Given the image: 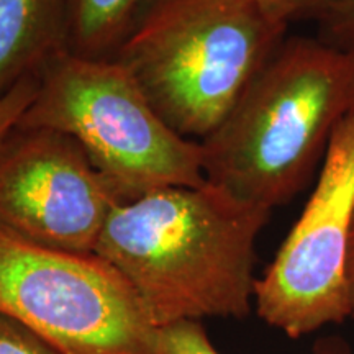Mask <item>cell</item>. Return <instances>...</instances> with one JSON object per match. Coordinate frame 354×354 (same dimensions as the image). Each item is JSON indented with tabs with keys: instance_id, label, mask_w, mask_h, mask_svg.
Instances as JSON below:
<instances>
[{
	"instance_id": "cell-1",
	"label": "cell",
	"mask_w": 354,
	"mask_h": 354,
	"mask_svg": "<svg viewBox=\"0 0 354 354\" xmlns=\"http://www.w3.org/2000/svg\"><path fill=\"white\" fill-rule=\"evenodd\" d=\"M271 210L207 180L122 202L95 254L136 292L153 328L245 318L254 304L256 241Z\"/></svg>"
},
{
	"instance_id": "cell-2",
	"label": "cell",
	"mask_w": 354,
	"mask_h": 354,
	"mask_svg": "<svg viewBox=\"0 0 354 354\" xmlns=\"http://www.w3.org/2000/svg\"><path fill=\"white\" fill-rule=\"evenodd\" d=\"M351 112L354 56L320 38H286L201 141L205 179L272 212L305 187Z\"/></svg>"
},
{
	"instance_id": "cell-3",
	"label": "cell",
	"mask_w": 354,
	"mask_h": 354,
	"mask_svg": "<svg viewBox=\"0 0 354 354\" xmlns=\"http://www.w3.org/2000/svg\"><path fill=\"white\" fill-rule=\"evenodd\" d=\"M254 0H158L113 57L184 138L202 141L287 38Z\"/></svg>"
},
{
	"instance_id": "cell-4",
	"label": "cell",
	"mask_w": 354,
	"mask_h": 354,
	"mask_svg": "<svg viewBox=\"0 0 354 354\" xmlns=\"http://www.w3.org/2000/svg\"><path fill=\"white\" fill-rule=\"evenodd\" d=\"M19 125L76 140L122 202L207 183L201 141L172 130L115 57H53Z\"/></svg>"
},
{
	"instance_id": "cell-5",
	"label": "cell",
	"mask_w": 354,
	"mask_h": 354,
	"mask_svg": "<svg viewBox=\"0 0 354 354\" xmlns=\"http://www.w3.org/2000/svg\"><path fill=\"white\" fill-rule=\"evenodd\" d=\"M0 313L61 354H151L136 292L97 254L44 248L0 227Z\"/></svg>"
},
{
	"instance_id": "cell-6",
	"label": "cell",
	"mask_w": 354,
	"mask_h": 354,
	"mask_svg": "<svg viewBox=\"0 0 354 354\" xmlns=\"http://www.w3.org/2000/svg\"><path fill=\"white\" fill-rule=\"evenodd\" d=\"M354 225V112L336 128L313 192L256 281L259 318L300 338L351 318L348 251Z\"/></svg>"
},
{
	"instance_id": "cell-7",
	"label": "cell",
	"mask_w": 354,
	"mask_h": 354,
	"mask_svg": "<svg viewBox=\"0 0 354 354\" xmlns=\"http://www.w3.org/2000/svg\"><path fill=\"white\" fill-rule=\"evenodd\" d=\"M122 203L81 145L64 133L17 125L0 143V227L35 245L95 254Z\"/></svg>"
},
{
	"instance_id": "cell-8",
	"label": "cell",
	"mask_w": 354,
	"mask_h": 354,
	"mask_svg": "<svg viewBox=\"0 0 354 354\" xmlns=\"http://www.w3.org/2000/svg\"><path fill=\"white\" fill-rule=\"evenodd\" d=\"M69 51V0H0V99Z\"/></svg>"
},
{
	"instance_id": "cell-9",
	"label": "cell",
	"mask_w": 354,
	"mask_h": 354,
	"mask_svg": "<svg viewBox=\"0 0 354 354\" xmlns=\"http://www.w3.org/2000/svg\"><path fill=\"white\" fill-rule=\"evenodd\" d=\"M158 0H69V51L113 57Z\"/></svg>"
},
{
	"instance_id": "cell-10",
	"label": "cell",
	"mask_w": 354,
	"mask_h": 354,
	"mask_svg": "<svg viewBox=\"0 0 354 354\" xmlns=\"http://www.w3.org/2000/svg\"><path fill=\"white\" fill-rule=\"evenodd\" d=\"M151 354H220L198 320L176 322L153 330Z\"/></svg>"
},
{
	"instance_id": "cell-11",
	"label": "cell",
	"mask_w": 354,
	"mask_h": 354,
	"mask_svg": "<svg viewBox=\"0 0 354 354\" xmlns=\"http://www.w3.org/2000/svg\"><path fill=\"white\" fill-rule=\"evenodd\" d=\"M317 20L318 38L354 56V0H333Z\"/></svg>"
},
{
	"instance_id": "cell-12",
	"label": "cell",
	"mask_w": 354,
	"mask_h": 354,
	"mask_svg": "<svg viewBox=\"0 0 354 354\" xmlns=\"http://www.w3.org/2000/svg\"><path fill=\"white\" fill-rule=\"evenodd\" d=\"M0 354H61L13 318L0 313Z\"/></svg>"
},
{
	"instance_id": "cell-13",
	"label": "cell",
	"mask_w": 354,
	"mask_h": 354,
	"mask_svg": "<svg viewBox=\"0 0 354 354\" xmlns=\"http://www.w3.org/2000/svg\"><path fill=\"white\" fill-rule=\"evenodd\" d=\"M38 76L28 77L3 95L0 99V143L6 140V136L13 128L19 125L20 118L24 117L26 109L30 107L32 100L37 94Z\"/></svg>"
},
{
	"instance_id": "cell-14",
	"label": "cell",
	"mask_w": 354,
	"mask_h": 354,
	"mask_svg": "<svg viewBox=\"0 0 354 354\" xmlns=\"http://www.w3.org/2000/svg\"><path fill=\"white\" fill-rule=\"evenodd\" d=\"M259 6H263L266 10H269L281 20L290 21L305 17H318L322 12L330 6L333 0H254Z\"/></svg>"
},
{
	"instance_id": "cell-15",
	"label": "cell",
	"mask_w": 354,
	"mask_h": 354,
	"mask_svg": "<svg viewBox=\"0 0 354 354\" xmlns=\"http://www.w3.org/2000/svg\"><path fill=\"white\" fill-rule=\"evenodd\" d=\"M312 354H351L343 338H323Z\"/></svg>"
},
{
	"instance_id": "cell-16",
	"label": "cell",
	"mask_w": 354,
	"mask_h": 354,
	"mask_svg": "<svg viewBox=\"0 0 354 354\" xmlns=\"http://www.w3.org/2000/svg\"><path fill=\"white\" fill-rule=\"evenodd\" d=\"M348 287H349V300H351V318H354V225L351 240H349V251H348Z\"/></svg>"
}]
</instances>
